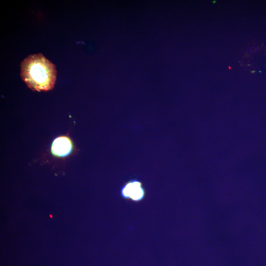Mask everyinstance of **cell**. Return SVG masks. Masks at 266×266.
Listing matches in <instances>:
<instances>
[{
	"mask_svg": "<svg viewBox=\"0 0 266 266\" xmlns=\"http://www.w3.org/2000/svg\"><path fill=\"white\" fill-rule=\"evenodd\" d=\"M72 149V143L66 136H61L55 139L51 146V152L56 156L63 157L68 155Z\"/></svg>",
	"mask_w": 266,
	"mask_h": 266,
	"instance_id": "obj_3",
	"label": "cell"
},
{
	"mask_svg": "<svg viewBox=\"0 0 266 266\" xmlns=\"http://www.w3.org/2000/svg\"><path fill=\"white\" fill-rule=\"evenodd\" d=\"M20 67L22 79L33 91H47L54 88L56 66L42 54L29 55L22 61Z\"/></svg>",
	"mask_w": 266,
	"mask_h": 266,
	"instance_id": "obj_1",
	"label": "cell"
},
{
	"mask_svg": "<svg viewBox=\"0 0 266 266\" xmlns=\"http://www.w3.org/2000/svg\"><path fill=\"white\" fill-rule=\"evenodd\" d=\"M144 190L140 182L132 180L126 183L121 190V195L134 201L141 200L144 196Z\"/></svg>",
	"mask_w": 266,
	"mask_h": 266,
	"instance_id": "obj_2",
	"label": "cell"
}]
</instances>
